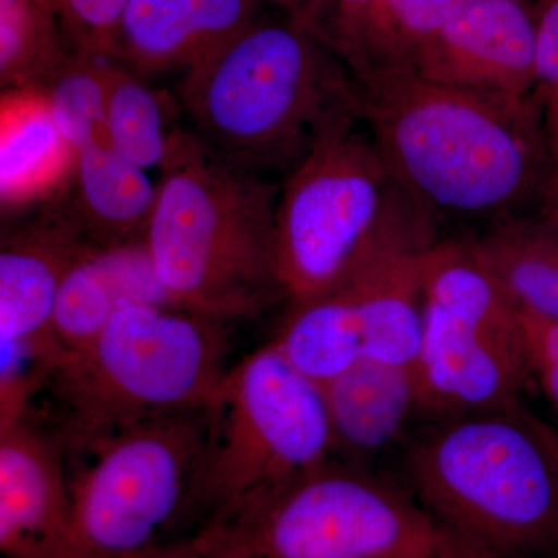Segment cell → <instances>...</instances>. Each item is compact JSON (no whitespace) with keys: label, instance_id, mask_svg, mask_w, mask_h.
Returning <instances> with one entry per match:
<instances>
[{"label":"cell","instance_id":"cell-6","mask_svg":"<svg viewBox=\"0 0 558 558\" xmlns=\"http://www.w3.org/2000/svg\"><path fill=\"white\" fill-rule=\"evenodd\" d=\"M359 124L319 143L279 183L275 241L289 303L341 288L388 245L436 229Z\"/></svg>","mask_w":558,"mask_h":558},{"label":"cell","instance_id":"cell-27","mask_svg":"<svg viewBox=\"0 0 558 558\" xmlns=\"http://www.w3.org/2000/svg\"><path fill=\"white\" fill-rule=\"evenodd\" d=\"M529 369L558 416V322L521 314Z\"/></svg>","mask_w":558,"mask_h":558},{"label":"cell","instance_id":"cell-31","mask_svg":"<svg viewBox=\"0 0 558 558\" xmlns=\"http://www.w3.org/2000/svg\"><path fill=\"white\" fill-rule=\"evenodd\" d=\"M189 558H253L247 550L231 543L211 529H199L191 537Z\"/></svg>","mask_w":558,"mask_h":558},{"label":"cell","instance_id":"cell-21","mask_svg":"<svg viewBox=\"0 0 558 558\" xmlns=\"http://www.w3.org/2000/svg\"><path fill=\"white\" fill-rule=\"evenodd\" d=\"M275 349L301 376L325 388L365 357L357 307L344 284L314 299L289 303Z\"/></svg>","mask_w":558,"mask_h":558},{"label":"cell","instance_id":"cell-24","mask_svg":"<svg viewBox=\"0 0 558 558\" xmlns=\"http://www.w3.org/2000/svg\"><path fill=\"white\" fill-rule=\"evenodd\" d=\"M69 54L57 0H0L2 90L43 89Z\"/></svg>","mask_w":558,"mask_h":558},{"label":"cell","instance_id":"cell-30","mask_svg":"<svg viewBox=\"0 0 558 558\" xmlns=\"http://www.w3.org/2000/svg\"><path fill=\"white\" fill-rule=\"evenodd\" d=\"M337 7V50L347 58L374 0H333Z\"/></svg>","mask_w":558,"mask_h":558},{"label":"cell","instance_id":"cell-19","mask_svg":"<svg viewBox=\"0 0 558 558\" xmlns=\"http://www.w3.org/2000/svg\"><path fill=\"white\" fill-rule=\"evenodd\" d=\"M336 453L352 459L387 449L418 411L413 371L363 357L322 388Z\"/></svg>","mask_w":558,"mask_h":558},{"label":"cell","instance_id":"cell-13","mask_svg":"<svg viewBox=\"0 0 558 558\" xmlns=\"http://www.w3.org/2000/svg\"><path fill=\"white\" fill-rule=\"evenodd\" d=\"M62 450L27 416L0 429V550L7 558H61L72 519Z\"/></svg>","mask_w":558,"mask_h":558},{"label":"cell","instance_id":"cell-15","mask_svg":"<svg viewBox=\"0 0 558 558\" xmlns=\"http://www.w3.org/2000/svg\"><path fill=\"white\" fill-rule=\"evenodd\" d=\"M435 241L436 229L410 234L377 253L347 282L365 357L414 373L424 332L422 266Z\"/></svg>","mask_w":558,"mask_h":558},{"label":"cell","instance_id":"cell-11","mask_svg":"<svg viewBox=\"0 0 558 558\" xmlns=\"http://www.w3.org/2000/svg\"><path fill=\"white\" fill-rule=\"evenodd\" d=\"M3 236L0 252V396L31 399L60 365L53 333L62 278L92 247L53 202Z\"/></svg>","mask_w":558,"mask_h":558},{"label":"cell","instance_id":"cell-20","mask_svg":"<svg viewBox=\"0 0 558 558\" xmlns=\"http://www.w3.org/2000/svg\"><path fill=\"white\" fill-rule=\"evenodd\" d=\"M520 314L558 322V223L520 213L470 240Z\"/></svg>","mask_w":558,"mask_h":558},{"label":"cell","instance_id":"cell-32","mask_svg":"<svg viewBox=\"0 0 558 558\" xmlns=\"http://www.w3.org/2000/svg\"><path fill=\"white\" fill-rule=\"evenodd\" d=\"M191 550V537L179 542L165 543L157 548L146 550L132 558H189Z\"/></svg>","mask_w":558,"mask_h":558},{"label":"cell","instance_id":"cell-12","mask_svg":"<svg viewBox=\"0 0 558 558\" xmlns=\"http://www.w3.org/2000/svg\"><path fill=\"white\" fill-rule=\"evenodd\" d=\"M409 72L462 89L534 97L537 7L524 0H457Z\"/></svg>","mask_w":558,"mask_h":558},{"label":"cell","instance_id":"cell-3","mask_svg":"<svg viewBox=\"0 0 558 558\" xmlns=\"http://www.w3.org/2000/svg\"><path fill=\"white\" fill-rule=\"evenodd\" d=\"M160 171L145 248L167 299L226 323L286 300L275 241L279 183L213 156L183 130Z\"/></svg>","mask_w":558,"mask_h":558},{"label":"cell","instance_id":"cell-5","mask_svg":"<svg viewBox=\"0 0 558 558\" xmlns=\"http://www.w3.org/2000/svg\"><path fill=\"white\" fill-rule=\"evenodd\" d=\"M227 323L171 303L130 301L51 374L62 449L89 453L146 418L215 409L231 366Z\"/></svg>","mask_w":558,"mask_h":558},{"label":"cell","instance_id":"cell-14","mask_svg":"<svg viewBox=\"0 0 558 558\" xmlns=\"http://www.w3.org/2000/svg\"><path fill=\"white\" fill-rule=\"evenodd\" d=\"M259 0H131L109 60L140 76L199 64L259 20Z\"/></svg>","mask_w":558,"mask_h":558},{"label":"cell","instance_id":"cell-23","mask_svg":"<svg viewBox=\"0 0 558 558\" xmlns=\"http://www.w3.org/2000/svg\"><path fill=\"white\" fill-rule=\"evenodd\" d=\"M168 110V98L143 76L109 60L106 128L124 159L148 172L165 167L180 130L171 128Z\"/></svg>","mask_w":558,"mask_h":558},{"label":"cell","instance_id":"cell-33","mask_svg":"<svg viewBox=\"0 0 558 558\" xmlns=\"http://www.w3.org/2000/svg\"><path fill=\"white\" fill-rule=\"evenodd\" d=\"M524 2H531V0H524ZM538 0H535V3H537Z\"/></svg>","mask_w":558,"mask_h":558},{"label":"cell","instance_id":"cell-16","mask_svg":"<svg viewBox=\"0 0 558 558\" xmlns=\"http://www.w3.org/2000/svg\"><path fill=\"white\" fill-rule=\"evenodd\" d=\"M157 194L159 182L106 138L75 150L69 186L51 202L92 247L123 248L145 245Z\"/></svg>","mask_w":558,"mask_h":558},{"label":"cell","instance_id":"cell-25","mask_svg":"<svg viewBox=\"0 0 558 558\" xmlns=\"http://www.w3.org/2000/svg\"><path fill=\"white\" fill-rule=\"evenodd\" d=\"M108 58L70 51L68 60L43 87L54 119L73 150L108 137Z\"/></svg>","mask_w":558,"mask_h":558},{"label":"cell","instance_id":"cell-2","mask_svg":"<svg viewBox=\"0 0 558 558\" xmlns=\"http://www.w3.org/2000/svg\"><path fill=\"white\" fill-rule=\"evenodd\" d=\"M180 110L213 156L288 174L312 149L362 123L347 61L303 25L259 20L182 73Z\"/></svg>","mask_w":558,"mask_h":558},{"label":"cell","instance_id":"cell-26","mask_svg":"<svg viewBox=\"0 0 558 558\" xmlns=\"http://www.w3.org/2000/svg\"><path fill=\"white\" fill-rule=\"evenodd\" d=\"M131 0H57L70 51L108 58Z\"/></svg>","mask_w":558,"mask_h":558},{"label":"cell","instance_id":"cell-1","mask_svg":"<svg viewBox=\"0 0 558 558\" xmlns=\"http://www.w3.org/2000/svg\"><path fill=\"white\" fill-rule=\"evenodd\" d=\"M362 121L411 199L490 223L538 207L549 175L538 95L462 89L414 72L355 76Z\"/></svg>","mask_w":558,"mask_h":558},{"label":"cell","instance_id":"cell-22","mask_svg":"<svg viewBox=\"0 0 558 558\" xmlns=\"http://www.w3.org/2000/svg\"><path fill=\"white\" fill-rule=\"evenodd\" d=\"M454 3L457 0H374L344 61L354 76L411 70Z\"/></svg>","mask_w":558,"mask_h":558},{"label":"cell","instance_id":"cell-8","mask_svg":"<svg viewBox=\"0 0 558 558\" xmlns=\"http://www.w3.org/2000/svg\"><path fill=\"white\" fill-rule=\"evenodd\" d=\"M215 410L194 498L201 527L236 519L336 453L322 388L270 341L231 366Z\"/></svg>","mask_w":558,"mask_h":558},{"label":"cell","instance_id":"cell-9","mask_svg":"<svg viewBox=\"0 0 558 558\" xmlns=\"http://www.w3.org/2000/svg\"><path fill=\"white\" fill-rule=\"evenodd\" d=\"M422 286L418 411L439 418L520 402L532 380L521 314L472 242H433Z\"/></svg>","mask_w":558,"mask_h":558},{"label":"cell","instance_id":"cell-10","mask_svg":"<svg viewBox=\"0 0 558 558\" xmlns=\"http://www.w3.org/2000/svg\"><path fill=\"white\" fill-rule=\"evenodd\" d=\"M215 409L179 411L121 429L70 480L72 519L61 558H132L194 509Z\"/></svg>","mask_w":558,"mask_h":558},{"label":"cell","instance_id":"cell-4","mask_svg":"<svg viewBox=\"0 0 558 558\" xmlns=\"http://www.w3.org/2000/svg\"><path fill=\"white\" fill-rule=\"evenodd\" d=\"M409 487L484 558H558V427L520 402L436 418L410 444Z\"/></svg>","mask_w":558,"mask_h":558},{"label":"cell","instance_id":"cell-17","mask_svg":"<svg viewBox=\"0 0 558 558\" xmlns=\"http://www.w3.org/2000/svg\"><path fill=\"white\" fill-rule=\"evenodd\" d=\"M75 167L46 92L3 90L0 101V204L10 216L58 199Z\"/></svg>","mask_w":558,"mask_h":558},{"label":"cell","instance_id":"cell-29","mask_svg":"<svg viewBox=\"0 0 558 558\" xmlns=\"http://www.w3.org/2000/svg\"><path fill=\"white\" fill-rule=\"evenodd\" d=\"M282 16L303 25L337 50V7L333 0H267ZM340 54V53H339Z\"/></svg>","mask_w":558,"mask_h":558},{"label":"cell","instance_id":"cell-18","mask_svg":"<svg viewBox=\"0 0 558 558\" xmlns=\"http://www.w3.org/2000/svg\"><path fill=\"white\" fill-rule=\"evenodd\" d=\"M130 301L171 303L154 277L145 245L84 250L65 271L54 307L53 333L62 359L97 339Z\"/></svg>","mask_w":558,"mask_h":558},{"label":"cell","instance_id":"cell-28","mask_svg":"<svg viewBox=\"0 0 558 558\" xmlns=\"http://www.w3.org/2000/svg\"><path fill=\"white\" fill-rule=\"evenodd\" d=\"M537 95L543 105H558V0H538Z\"/></svg>","mask_w":558,"mask_h":558},{"label":"cell","instance_id":"cell-34","mask_svg":"<svg viewBox=\"0 0 558 558\" xmlns=\"http://www.w3.org/2000/svg\"><path fill=\"white\" fill-rule=\"evenodd\" d=\"M556 106H558V105H556Z\"/></svg>","mask_w":558,"mask_h":558},{"label":"cell","instance_id":"cell-7","mask_svg":"<svg viewBox=\"0 0 558 558\" xmlns=\"http://www.w3.org/2000/svg\"><path fill=\"white\" fill-rule=\"evenodd\" d=\"M204 527L253 558H484L409 487L332 459L236 519Z\"/></svg>","mask_w":558,"mask_h":558}]
</instances>
